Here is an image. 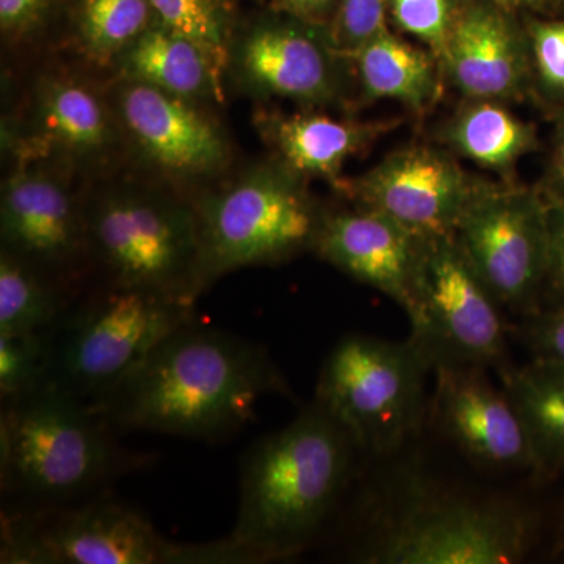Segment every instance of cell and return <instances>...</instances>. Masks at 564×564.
Wrapping results in <instances>:
<instances>
[{"label":"cell","mask_w":564,"mask_h":564,"mask_svg":"<svg viewBox=\"0 0 564 564\" xmlns=\"http://www.w3.org/2000/svg\"><path fill=\"white\" fill-rule=\"evenodd\" d=\"M551 192H564V113L556 129L554 159H552Z\"/></svg>","instance_id":"36"},{"label":"cell","mask_w":564,"mask_h":564,"mask_svg":"<svg viewBox=\"0 0 564 564\" xmlns=\"http://www.w3.org/2000/svg\"><path fill=\"white\" fill-rule=\"evenodd\" d=\"M285 165H261L195 204L196 293L223 274L269 265L313 247L323 217Z\"/></svg>","instance_id":"8"},{"label":"cell","mask_w":564,"mask_h":564,"mask_svg":"<svg viewBox=\"0 0 564 564\" xmlns=\"http://www.w3.org/2000/svg\"><path fill=\"white\" fill-rule=\"evenodd\" d=\"M358 454L350 434L314 400L243 456L239 511L228 536L256 564L303 554L343 499Z\"/></svg>","instance_id":"2"},{"label":"cell","mask_w":564,"mask_h":564,"mask_svg":"<svg viewBox=\"0 0 564 564\" xmlns=\"http://www.w3.org/2000/svg\"><path fill=\"white\" fill-rule=\"evenodd\" d=\"M441 61L456 87L470 99H510L530 77L529 39L507 14L491 6L455 11Z\"/></svg>","instance_id":"18"},{"label":"cell","mask_w":564,"mask_h":564,"mask_svg":"<svg viewBox=\"0 0 564 564\" xmlns=\"http://www.w3.org/2000/svg\"><path fill=\"white\" fill-rule=\"evenodd\" d=\"M502 310L467 261L455 234L422 237L406 313L408 339L432 372L437 367L475 366L503 377L514 364Z\"/></svg>","instance_id":"10"},{"label":"cell","mask_w":564,"mask_h":564,"mask_svg":"<svg viewBox=\"0 0 564 564\" xmlns=\"http://www.w3.org/2000/svg\"><path fill=\"white\" fill-rule=\"evenodd\" d=\"M389 7L397 25L441 58L455 18L451 0H389Z\"/></svg>","instance_id":"30"},{"label":"cell","mask_w":564,"mask_h":564,"mask_svg":"<svg viewBox=\"0 0 564 564\" xmlns=\"http://www.w3.org/2000/svg\"><path fill=\"white\" fill-rule=\"evenodd\" d=\"M389 0H337L328 40L340 55H352L388 31Z\"/></svg>","instance_id":"29"},{"label":"cell","mask_w":564,"mask_h":564,"mask_svg":"<svg viewBox=\"0 0 564 564\" xmlns=\"http://www.w3.org/2000/svg\"><path fill=\"white\" fill-rule=\"evenodd\" d=\"M282 10L293 18L321 25L336 9L337 0H276Z\"/></svg>","instance_id":"35"},{"label":"cell","mask_w":564,"mask_h":564,"mask_svg":"<svg viewBox=\"0 0 564 564\" xmlns=\"http://www.w3.org/2000/svg\"><path fill=\"white\" fill-rule=\"evenodd\" d=\"M84 218L88 256L104 281L196 303L195 204L147 185H109L84 203Z\"/></svg>","instance_id":"6"},{"label":"cell","mask_w":564,"mask_h":564,"mask_svg":"<svg viewBox=\"0 0 564 564\" xmlns=\"http://www.w3.org/2000/svg\"><path fill=\"white\" fill-rule=\"evenodd\" d=\"M455 237L503 310L536 313L545 278L543 193L478 184Z\"/></svg>","instance_id":"11"},{"label":"cell","mask_w":564,"mask_h":564,"mask_svg":"<svg viewBox=\"0 0 564 564\" xmlns=\"http://www.w3.org/2000/svg\"><path fill=\"white\" fill-rule=\"evenodd\" d=\"M369 99H395L425 109L440 93L436 66L426 52L386 31L351 55Z\"/></svg>","instance_id":"23"},{"label":"cell","mask_w":564,"mask_h":564,"mask_svg":"<svg viewBox=\"0 0 564 564\" xmlns=\"http://www.w3.org/2000/svg\"><path fill=\"white\" fill-rule=\"evenodd\" d=\"M122 77L191 101H221V63L195 41L152 24L115 58Z\"/></svg>","instance_id":"21"},{"label":"cell","mask_w":564,"mask_h":564,"mask_svg":"<svg viewBox=\"0 0 564 564\" xmlns=\"http://www.w3.org/2000/svg\"><path fill=\"white\" fill-rule=\"evenodd\" d=\"M500 386L524 422L536 464V473L564 469V366L533 358L513 366Z\"/></svg>","instance_id":"22"},{"label":"cell","mask_w":564,"mask_h":564,"mask_svg":"<svg viewBox=\"0 0 564 564\" xmlns=\"http://www.w3.org/2000/svg\"><path fill=\"white\" fill-rule=\"evenodd\" d=\"M113 111L140 154L170 176H209L229 161L225 132L191 99L124 79Z\"/></svg>","instance_id":"15"},{"label":"cell","mask_w":564,"mask_h":564,"mask_svg":"<svg viewBox=\"0 0 564 564\" xmlns=\"http://www.w3.org/2000/svg\"><path fill=\"white\" fill-rule=\"evenodd\" d=\"M464 107L448 128V140L470 161L489 170L510 169L536 144L532 126L502 106L477 99Z\"/></svg>","instance_id":"25"},{"label":"cell","mask_w":564,"mask_h":564,"mask_svg":"<svg viewBox=\"0 0 564 564\" xmlns=\"http://www.w3.org/2000/svg\"><path fill=\"white\" fill-rule=\"evenodd\" d=\"M0 231L2 250L25 259L79 296L69 280L77 263L91 265L84 204L76 202L57 174L32 165L31 158L21 159L3 182Z\"/></svg>","instance_id":"12"},{"label":"cell","mask_w":564,"mask_h":564,"mask_svg":"<svg viewBox=\"0 0 564 564\" xmlns=\"http://www.w3.org/2000/svg\"><path fill=\"white\" fill-rule=\"evenodd\" d=\"M436 377L433 411L445 436L473 462L494 469L533 470L536 464L524 422L488 369L447 366Z\"/></svg>","instance_id":"16"},{"label":"cell","mask_w":564,"mask_h":564,"mask_svg":"<svg viewBox=\"0 0 564 564\" xmlns=\"http://www.w3.org/2000/svg\"><path fill=\"white\" fill-rule=\"evenodd\" d=\"M269 395L291 389L265 348L192 321L91 408L117 433L217 441L243 429Z\"/></svg>","instance_id":"1"},{"label":"cell","mask_w":564,"mask_h":564,"mask_svg":"<svg viewBox=\"0 0 564 564\" xmlns=\"http://www.w3.org/2000/svg\"><path fill=\"white\" fill-rule=\"evenodd\" d=\"M534 541L532 511L508 499L419 489L355 552L370 564H514Z\"/></svg>","instance_id":"7"},{"label":"cell","mask_w":564,"mask_h":564,"mask_svg":"<svg viewBox=\"0 0 564 564\" xmlns=\"http://www.w3.org/2000/svg\"><path fill=\"white\" fill-rule=\"evenodd\" d=\"M115 111L87 85L63 77H44L33 99V147L29 158L44 151L66 155H93L113 143Z\"/></svg>","instance_id":"19"},{"label":"cell","mask_w":564,"mask_h":564,"mask_svg":"<svg viewBox=\"0 0 564 564\" xmlns=\"http://www.w3.org/2000/svg\"><path fill=\"white\" fill-rule=\"evenodd\" d=\"M259 129L293 173L339 185L345 162L386 131V124L334 120L325 115H261Z\"/></svg>","instance_id":"20"},{"label":"cell","mask_w":564,"mask_h":564,"mask_svg":"<svg viewBox=\"0 0 564 564\" xmlns=\"http://www.w3.org/2000/svg\"><path fill=\"white\" fill-rule=\"evenodd\" d=\"M336 54L328 33L321 35L310 22L262 18L229 44L228 62L251 95L325 104L340 91Z\"/></svg>","instance_id":"13"},{"label":"cell","mask_w":564,"mask_h":564,"mask_svg":"<svg viewBox=\"0 0 564 564\" xmlns=\"http://www.w3.org/2000/svg\"><path fill=\"white\" fill-rule=\"evenodd\" d=\"M152 458L122 447L117 432L90 404L55 386L44 383L2 403L3 507H51L102 496Z\"/></svg>","instance_id":"3"},{"label":"cell","mask_w":564,"mask_h":564,"mask_svg":"<svg viewBox=\"0 0 564 564\" xmlns=\"http://www.w3.org/2000/svg\"><path fill=\"white\" fill-rule=\"evenodd\" d=\"M545 278L543 295L564 304V192L544 193Z\"/></svg>","instance_id":"32"},{"label":"cell","mask_w":564,"mask_h":564,"mask_svg":"<svg viewBox=\"0 0 564 564\" xmlns=\"http://www.w3.org/2000/svg\"><path fill=\"white\" fill-rule=\"evenodd\" d=\"M76 296L31 262L0 251V334H43Z\"/></svg>","instance_id":"24"},{"label":"cell","mask_w":564,"mask_h":564,"mask_svg":"<svg viewBox=\"0 0 564 564\" xmlns=\"http://www.w3.org/2000/svg\"><path fill=\"white\" fill-rule=\"evenodd\" d=\"M43 334H0V400L13 402L46 383Z\"/></svg>","instance_id":"28"},{"label":"cell","mask_w":564,"mask_h":564,"mask_svg":"<svg viewBox=\"0 0 564 564\" xmlns=\"http://www.w3.org/2000/svg\"><path fill=\"white\" fill-rule=\"evenodd\" d=\"M421 243L422 237L388 215L359 207L323 217L314 248L325 261L408 313Z\"/></svg>","instance_id":"17"},{"label":"cell","mask_w":564,"mask_h":564,"mask_svg":"<svg viewBox=\"0 0 564 564\" xmlns=\"http://www.w3.org/2000/svg\"><path fill=\"white\" fill-rule=\"evenodd\" d=\"M155 22L150 0H80L77 10L82 47L96 62L115 61Z\"/></svg>","instance_id":"26"},{"label":"cell","mask_w":564,"mask_h":564,"mask_svg":"<svg viewBox=\"0 0 564 564\" xmlns=\"http://www.w3.org/2000/svg\"><path fill=\"white\" fill-rule=\"evenodd\" d=\"M2 564H256L231 538L174 543L111 497L51 507H3Z\"/></svg>","instance_id":"4"},{"label":"cell","mask_w":564,"mask_h":564,"mask_svg":"<svg viewBox=\"0 0 564 564\" xmlns=\"http://www.w3.org/2000/svg\"><path fill=\"white\" fill-rule=\"evenodd\" d=\"M195 321V304L104 281L99 291L76 296L43 333L46 383L96 404L135 372L174 329Z\"/></svg>","instance_id":"5"},{"label":"cell","mask_w":564,"mask_h":564,"mask_svg":"<svg viewBox=\"0 0 564 564\" xmlns=\"http://www.w3.org/2000/svg\"><path fill=\"white\" fill-rule=\"evenodd\" d=\"M343 187L361 207L381 212L419 237L455 234L478 184L433 148H406Z\"/></svg>","instance_id":"14"},{"label":"cell","mask_w":564,"mask_h":564,"mask_svg":"<svg viewBox=\"0 0 564 564\" xmlns=\"http://www.w3.org/2000/svg\"><path fill=\"white\" fill-rule=\"evenodd\" d=\"M430 372L410 339L347 334L326 356L314 400L344 426L359 452L392 454L421 430Z\"/></svg>","instance_id":"9"},{"label":"cell","mask_w":564,"mask_h":564,"mask_svg":"<svg viewBox=\"0 0 564 564\" xmlns=\"http://www.w3.org/2000/svg\"><path fill=\"white\" fill-rule=\"evenodd\" d=\"M54 0H0V28L10 36H21L39 28Z\"/></svg>","instance_id":"34"},{"label":"cell","mask_w":564,"mask_h":564,"mask_svg":"<svg viewBox=\"0 0 564 564\" xmlns=\"http://www.w3.org/2000/svg\"><path fill=\"white\" fill-rule=\"evenodd\" d=\"M525 340L534 358L551 359L564 366V304L536 311L525 317Z\"/></svg>","instance_id":"33"},{"label":"cell","mask_w":564,"mask_h":564,"mask_svg":"<svg viewBox=\"0 0 564 564\" xmlns=\"http://www.w3.org/2000/svg\"><path fill=\"white\" fill-rule=\"evenodd\" d=\"M165 28L187 36L223 66L228 63L229 39L223 0H150Z\"/></svg>","instance_id":"27"},{"label":"cell","mask_w":564,"mask_h":564,"mask_svg":"<svg viewBox=\"0 0 564 564\" xmlns=\"http://www.w3.org/2000/svg\"><path fill=\"white\" fill-rule=\"evenodd\" d=\"M529 43L545 95L564 101V20L532 22Z\"/></svg>","instance_id":"31"},{"label":"cell","mask_w":564,"mask_h":564,"mask_svg":"<svg viewBox=\"0 0 564 564\" xmlns=\"http://www.w3.org/2000/svg\"><path fill=\"white\" fill-rule=\"evenodd\" d=\"M492 2L500 3V6L508 7H522V6H534L538 0H492Z\"/></svg>","instance_id":"37"}]
</instances>
